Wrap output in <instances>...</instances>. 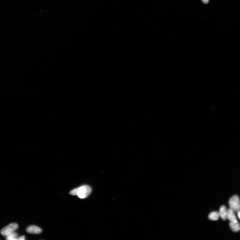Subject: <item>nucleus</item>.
Here are the masks:
<instances>
[{
	"label": "nucleus",
	"instance_id": "nucleus-9",
	"mask_svg": "<svg viewBox=\"0 0 240 240\" xmlns=\"http://www.w3.org/2000/svg\"><path fill=\"white\" fill-rule=\"evenodd\" d=\"M18 238V234L13 232L6 236V239L8 240H16Z\"/></svg>",
	"mask_w": 240,
	"mask_h": 240
},
{
	"label": "nucleus",
	"instance_id": "nucleus-5",
	"mask_svg": "<svg viewBox=\"0 0 240 240\" xmlns=\"http://www.w3.org/2000/svg\"><path fill=\"white\" fill-rule=\"evenodd\" d=\"M227 219L231 222L236 223L238 222L235 214V212L231 208L227 210Z\"/></svg>",
	"mask_w": 240,
	"mask_h": 240
},
{
	"label": "nucleus",
	"instance_id": "nucleus-7",
	"mask_svg": "<svg viewBox=\"0 0 240 240\" xmlns=\"http://www.w3.org/2000/svg\"><path fill=\"white\" fill-rule=\"evenodd\" d=\"M229 226L233 232H238L240 230V225L238 222L236 223L230 222L229 223Z\"/></svg>",
	"mask_w": 240,
	"mask_h": 240
},
{
	"label": "nucleus",
	"instance_id": "nucleus-1",
	"mask_svg": "<svg viewBox=\"0 0 240 240\" xmlns=\"http://www.w3.org/2000/svg\"><path fill=\"white\" fill-rule=\"evenodd\" d=\"M91 188L87 185H84L77 188V195L81 199H84L89 196L91 192Z\"/></svg>",
	"mask_w": 240,
	"mask_h": 240
},
{
	"label": "nucleus",
	"instance_id": "nucleus-11",
	"mask_svg": "<svg viewBox=\"0 0 240 240\" xmlns=\"http://www.w3.org/2000/svg\"><path fill=\"white\" fill-rule=\"evenodd\" d=\"M204 4H207L209 2V0H202Z\"/></svg>",
	"mask_w": 240,
	"mask_h": 240
},
{
	"label": "nucleus",
	"instance_id": "nucleus-4",
	"mask_svg": "<svg viewBox=\"0 0 240 240\" xmlns=\"http://www.w3.org/2000/svg\"><path fill=\"white\" fill-rule=\"evenodd\" d=\"M26 231L29 234H39L42 232V229L35 225H32L27 228Z\"/></svg>",
	"mask_w": 240,
	"mask_h": 240
},
{
	"label": "nucleus",
	"instance_id": "nucleus-6",
	"mask_svg": "<svg viewBox=\"0 0 240 240\" xmlns=\"http://www.w3.org/2000/svg\"><path fill=\"white\" fill-rule=\"evenodd\" d=\"M219 217H220L223 221H226L227 219V210L225 205H222L219 209L218 212Z\"/></svg>",
	"mask_w": 240,
	"mask_h": 240
},
{
	"label": "nucleus",
	"instance_id": "nucleus-2",
	"mask_svg": "<svg viewBox=\"0 0 240 240\" xmlns=\"http://www.w3.org/2000/svg\"><path fill=\"white\" fill-rule=\"evenodd\" d=\"M229 207L235 212L240 211V201L237 195H234L229 200Z\"/></svg>",
	"mask_w": 240,
	"mask_h": 240
},
{
	"label": "nucleus",
	"instance_id": "nucleus-12",
	"mask_svg": "<svg viewBox=\"0 0 240 240\" xmlns=\"http://www.w3.org/2000/svg\"><path fill=\"white\" fill-rule=\"evenodd\" d=\"M238 217L239 219H240V211L238 212Z\"/></svg>",
	"mask_w": 240,
	"mask_h": 240
},
{
	"label": "nucleus",
	"instance_id": "nucleus-3",
	"mask_svg": "<svg viewBox=\"0 0 240 240\" xmlns=\"http://www.w3.org/2000/svg\"><path fill=\"white\" fill-rule=\"evenodd\" d=\"M18 225L16 223H14L10 224L1 230V234L3 236H6L14 232L18 229Z\"/></svg>",
	"mask_w": 240,
	"mask_h": 240
},
{
	"label": "nucleus",
	"instance_id": "nucleus-10",
	"mask_svg": "<svg viewBox=\"0 0 240 240\" xmlns=\"http://www.w3.org/2000/svg\"><path fill=\"white\" fill-rule=\"evenodd\" d=\"M25 236L24 235H22L20 237L18 238L17 239V240H25Z\"/></svg>",
	"mask_w": 240,
	"mask_h": 240
},
{
	"label": "nucleus",
	"instance_id": "nucleus-8",
	"mask_svg": "<svg viewBox=\"0 0 240 240\" xmlns=\"http://www.w3.org/2000/svg\"><path fill=\"white\" fill-rule=\"evenodd\" d=\"M219 217L218 212H211L208 216V218L211 221H217L218 220Z\"/></svg>",
	"mask_w": 240,
	"mask_h": 240
}]
</instances>
